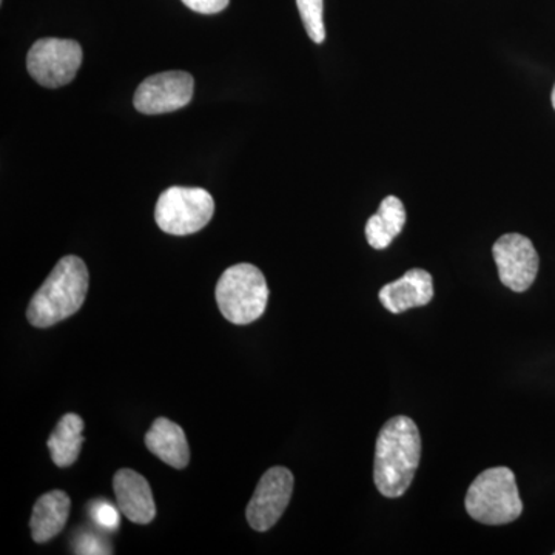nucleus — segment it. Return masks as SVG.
Wrapping results in <instances>:
<instances>
[{"mask_svg": "<svg viewBox=\"0 0 555 555\" xmlns=\"http://www.w3.org/2000/svg\"><path fill=\"white\" fill-rule=\"evenodd\" d=\"M91 520L104 531L113 532L119 528L120 509H116L107 500H94L89 506Z\"/></svg>", "mask_w": 555, "mask_h": 555, "instance_id": "f3484780", "label": "nucleus"}, {"mask_svg": "<svg viewBox=\"0 0 555 555\" xmlns=\"http://www.w3.org/2000/svg\"><path fill=\"white\" fill-rule=\"evenodd\" d=\"M82 57V47L76 40L39 39L28 51L27 68L40 86L60 89L76 78Z\"/></svg>", "mask_w": 555, "mask_h": 555, "instance_id": "423d86ee", "label": "nucleus"}, {"mask_svg": "<svg viewBox=\"0 0 555 555\" xmlns=\"http://www.w3.org/2000/svg\"><path fill=\"white\" fill-rule=\"evenodd\" d=\"M215 297L225 320L236 326H247L268 309V281L257 266L241 262L222 273Z\"/></svg>", "mask_w": 555, "mask_h": 555, "instance_id": "20e7f679", "label": "nucleus"}, {"mask_svg": "<svg viewBox=\"0 0 555 555\" xmlns=\"http://www.w3.org/2000/svg\"><path fill=\"white\" fill-rule=\"evenodd\" d=\"M185 7L201 14H217L228 9L230 0H182Z\"/></svg>", "mask_w": 555, "mask_h": 555, "instance_id": "6ab92c4d", "label": "nucleus"}, {"mask_svg": "<svg viewBox=\"0 0 555 555\" xmlns=\"http://www.w3.org/2000/svg\"><path fill=\"white\" fill-rule=\"evenodd\" d=\"M145 447L153 455L158 456L175 469H184L190 462L188 437L182 427L169 418L155 420L147 434Z\"/></svg>", "mask_w": 555, "mask_h": 555, "instance_id": "f8f14e48", "label": "nucleus"}, {"mask_svg": "<svg viewBox=\"0 0 555 555\" xmlns=\"http://www.w3.org/2000/svg\"><path fill=\"white\" fill-rule=\"evenodd\" d=\"M72 500L64 491H51L40 496L33 507L30 529L36 543L54 539L67 525Z\"/></svg>", "mask_w": 555, "mask_h": 555, "instance_id": "ddd939ff", "label": "nucleus"}, {"mask_svg": "<svg viewBox=\"0 0 555 555\" xmlns=\"http://www.w3.org/2000/svg\"><path fill=\"white\" fill-rule=\"evenodd\" d=\"M75 553L82 555L112 554V545L104 537L82 531L75 540Z\"/></svg>", "mask_w": 555, "mask_h": 555, "instance_id": "a211bd4d", "label": "nucleus"}, {"mask_svg": "<svg viewBox=\"0 0 555 555\" xmlns=\"http://www.w3.org/2000/svg\"><path fill=\"white\" fill-rule=\"evenodd\" d=\"M406 224V208L397 196H387L383 199L377 214L369 218L366 224V238L369 246L375 250H385L392 241L403 232Z\"/></svg>", "mask_w": 555, "mask_h": 555, "instance_id": "4468645a", "label": "nucleus"}, {"mask_svg": "<svg viewBox=\"0 0 555 555\" xmlns=\"http://www.w3.org/2000/svg\"><path fill=\"white\" fill-rule=\"evenodd\" d=\"M83 427L86 425L79 415L65 414L62 416L47 441L54 465L68 467L78 460L83 443Z\"/></svg>", "mask_w": 555, "mask_h": 555, "instance_id": "2eb2a0df", "label": "nucleus"}, {"mask_svg": "<svg viewBox=\"0 0 555 555\" xmlns=\"http://www.w3.org/2000/svg\"><path fill=\"white\" fill-rule=\"evenodd\" d=\"M465 505L474 520L491 526L513 524L524 513L516 476L506 466L491 467L477 476L467 489Z\"/></svg>", "mask_w": 555, "mask_h": 555, "instance_id": "7ed1b4c3", "label": "nucleus"}, {"mask_svg": "<svg viewBox=\"0 0 555 555\" xmlns=\"http://www.w3.org/2000/svg\"><path fill=\"white\" fill-rule=\"evenodd\" d=\"M215 214L214 196L199 188H170L159 196L156 224L175 236L192 235L206 228Z\"/></svg>", "mask_w": 555, "mask_h": 555, "instance_id": "39448f33", "label": "nucleus"}, {"mask_svg": "<svg viewBox=\"0 0 555 555\" xmlns=\"http://www.w3.org/2000/svg\"><path fill=\"white\" fill-rule=\"evenodd\" d=\"M551 101H553V107L555 109V86H554V90H553V96H551Z\"/></svg>", "mask_w": 555, "mask_h": 555, "instance_id": "aec40b11", "label": "nucleus"}, {"mask_svg": "<svg viewBox=\"0 0 555 555\" xmlns=\"http://www.w3.org/2000/svg\"><path fill=\"white\" fill-rule=\"evenodd\" d=\"M422 459V436L414 420L398 415L379 430L375 448L374 481L382 495L406 494Z\"/></svg>", "mask_w": 555, "mask_h": 555, "instance_id": "f257e3e1", "label": "nucleus"}, {"mask_svg": "<svg viewBox=\"0 0 555 555\" xmlns=\"http://www.w3.org/2000/svg\"><path fill=\"white\" fill-rule=\"evenodd\" d=\"M89 269L78 257H64L51 270L27 309L31 326L46 328L75 315L89 292Z\"/></svg>", "mask_w": 555, "mask_h": 555, "instance_id": "f03ea898", "label": "nucleus"}, {"mask_svg": "<svg viewBox=\"0 0 555 555\" xmlns=\"http://www.w3.org/2000/svg\"><path fill=\"white\" fill-rule=\"evenodd\" d=\"M195 80L185 72L150 76L134 93L133 104L142 115H164L185 107L193 98Z\"/></svg>", "mask_w": 555, "mask_h": 555, "instance_id": "1a4fd4ad", "label": "nucleus"}, {"mask_svg": "<svg viewBox=\"0 0 555 555\" xmlns=\"http://www.w3.org/2000/svg\"><path fill=\"white\" fill-rule=\"evenodd\" d=\"M297 5L309 38L315 43H323L326 39L324 0H297Z\"/></svg>", "mask_w": 555, "mask_h": 555, "instance_id": "dca6fc26", "label": "nucleus"}, {"mask_svg": "<svg viewBox=\"0 0 555 555\" xmlns=\"http://www.w3.org/2000/svg\"><path fill=\"white\" fill-rule=\"evenodd\" d=\"M294 494V474L287 467H270L261 477L254 496L248 502V525L258 532H266L278 524Z\"/></svg>", "mask_w": 555, "mask_h": 555, "instance_id": "0eeeda50", "label": "nucleus"}, {"mask_svg": "<svg viewBox=\"0 0 555 555\" xmlns=\"http://www.w3.org/2000/svg\"><path fill=\"white\" fill-rule=\"evenodd\" d=\"M492 255L500 281L507 288L521 294L534 284L540 259L531 240L518 233H507L496 240Z\"/></svg>", "mask_w": 555, "mask_h": 555, "instance_id": "6e6552de", "label": "nucleus"}, {"mask_svg": "<svg viewBox=\"0 0 555 555\" xmlns=\"http://www.w3.org/2000/svg\"><path fill=\"white\" fill-rule=\"evenodd\" d=\"M378 297L382 305L393 315L409 309L423 308L434 298L433 275L423 269L409 270L393 283L386 284L379 291Z\"/></svg>", "mask_w": 555, "mask_h": 555, "instance_id": "9b49d317", "label": "nucleus"}, {"mask_svg": "<svg viewBox=\"0 0 555 555\" xmlns=\"http://www.w3.org/2000/svg\"><path fill=\"white\" fill-rule=\"evenodd\" d=\"M113 489L122 516L137 525H149L155 520L156 505L152 488L137 470H118L113 478Z\"/></svg>", "mask_w": 555, "mask_h": 555, "instance_id": "9d476101", "label": "nucleus"}]
</instances>
